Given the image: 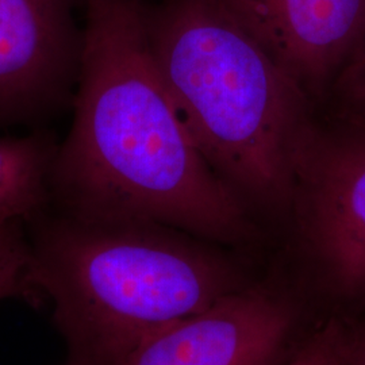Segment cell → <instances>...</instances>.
<instances>
[{
	"mask_svg": "<svg viewBox=\"0 0 365 365\" xmlns=\"http://www.w3.org/2000/svg\"><path fill=\"white\" fill-rule=\"evenodd\" d=\"M149 0H81L83 53L73 120L58 144L51 206L87 220H134L233 244L248 206L185 128L152 52Z\"/></svg>",
	"mask_w": 365,
	"mask_h": 365,
	"instance_id": "obj_1",
	"label": "cell"
},
{
	"mask_svg": "<svg viewBox=\"0 0 365 365\" xmlns=\"http://www.w3.org/2000/svg\"><path fill=\"white\" fill-rule=\"evenodd\" d=\"M30 222V280L53 300L64 365H118L148 336L244 287L226 256L168 225L49 209Z\"/></svg>",
	"mask_w": 365,
	"mask_h": 365,
	"instance_id": "obj_2",
	"label": "cell"
},
{
	"mask_svg": "<svg viewBox=\"0 0 365 365\" xmlns=\"http://www.w3.org/2000/svg\"><path fill=\"white\" fill-rule=\"evenodd\" d=\"M160 73L210 167L248 206L291 207L313 103L223 0H149Z\"/></svg>",
	"mask_w": 365,
	"mask_h": 365,
	"instance_id": "obj_3",
	"label": "cell"
},
{
	"mask_svg": "<svg viewBox=\"0 0 365 365\" xmlns=\"http://www.w3.org/2000/svg\"><path fill=\"white\" fill-rule=\"evenodd\" d=\"M302 245L327 287L365 297V134L314 122L300 146L291 200Z\"/></svg>",
	"mask_w": 365,
	"mask_h": 365,
	"instance_id": "obj_4",
	"label": "cell"
},
{
	"mask_svg": "<svg viewBox=\"0 0 365 365\" xmlns=\"http://www.w3.org/2000/svg\"><path fill=\"white\" fill-rule=\"evenodd\" d=\"M81 0H0V130L43 128L72 108L78 88Z\"/></svg>",
	"mask_w": 365,
	"mask_h": 365,
	"instance_id": "obj_5",
	"label": "cell"
},
{
	"mask_svg": "<svg viewBox=\"0 0 365 365\" xmlns=\"http://www.w3.org/2000/svg\"><path fill=\"white\" fill-rule=\"evenodd\" d=\"M292 327L286 300L242 287L148 336L118 365H272Z\"/></svg>",
	"mask_w": 365,
	"mask_h": 365,
	"instance_id": "obj_6",
	"label": "cell"
},
{
	"mask_svg": "<svg viewBox=\"0 0 365 365\" xmlns=\"http://www.w3.org/2000/svg\"><path fill=\"white\" fill-rule=\"evenodd\" d=\"M315 103L365 38V0H223Z\"/></svg>",
	"mask_w": 365,
	"mask_h": 365,
	"instance_id": "obj_7",
	"label": "cell"
},
{
	"mask_svg": "<svg viewBox=\"0 0 365 365\" xmlns=\"http://www.w3.org/2000/svg\"><path fill=\"white\" fill-rule=\"evenodd\" d=\"M58 144L46 128H36L21 137H0V227L33 221L51 207Z\"/></svg>",
	"mask_w": 365,
	"mask_h": 365,
	"instance_id": "obj_8",
	"label": "cell"
},
{
	"mask_svg": "<svg viewBox=\"0 0 365 365\" xmlns=\"http://www.w3.org/2000/svg\"><path fill=\"white\" fill-rule=\"evenodd\" d=\"M22 223L0 227V300L36 292L30 280V245Z\"/></svg>",
	"mask_w": 365,
	"mask_h": 365,
	"instance_id": "obj_9",
	"label": "cell"
},
{
	"mask_svg": "<svg viewBox=\"0 0 365 365\" xmlns=\"http://www.w3.org/2000/svg\"><path fill=\"white\" fill-rule=\"evenodd\" d=\"M348 128L365 134V38L333 84Z\"/></svg>",
	"mask_w": 365,
	"mask_h": 365,
	"instance_id": "obj_10",
	"label": "cell"
},
{
	"mask_svg": "<svg viewBox=\"0 0 365 365\" xmlns=\"http://www.w3.org/2000/svg\"><path fill=\"white\" fill-rule=\"evenodd\" d=\"M349 334L333 321L319 329L284 365H342Z\"/></svg>",
	"mask_w": 365,
	"mask_h": 365,
	"instance_id": "obj_11",
	"label": "cell"
},
{
	"mask_svg": "<svg viewBox=\"0 0 365 365\" xmlns=\"http://www.w3.org/2000/svg\"><path fill=\"white\" fill-rule=\"evenodd\" d=\"M342 365H365V329L357 336L348 339Z\"/></svg>",
	"mask_w": 365,
	"mask_h": 365,
	"instance_id": "obj_12",
	"label": "cell"
}]
</instances>
